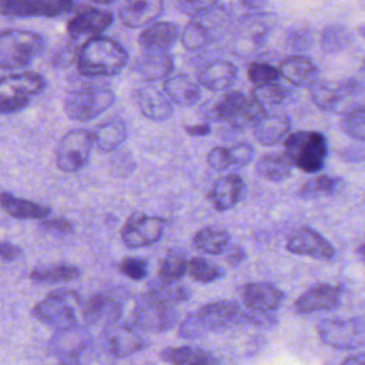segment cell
<instances>
[{"mask_svg": "<svg viewBox=\"0 0 365 365\" xmlns=\"http://www.w3.org/2000/svg\"><path fill=\"white\" fill-rule=\"evenodd\" d=\"M238 324H250L248 311L234 301H212L202 305L195 314L188 315L180 325L178 336L197 339Z\"/></svg>", "mask_w": 365, "mask_h": 365, "instance_id": "obj_2", "label": "cell"}, {"mask_svg": "<svg viewBox=\"0 0 365 365\" xmlns=\"http://www.w3.org/2000/svg\"><path fill=\"white\" fill-rule=\"evenodd\" d=\"M163 91L173 104L181 107H191L201 98V88L198 83L182 73L170 74L164 80Z\"/></svg>", "mask_w": 365, "mask_h": 365, "instance_id": "obj_25", "label": "cell"}, {"mask_svg": "<svg viewBox=\"0 0 365 365\" xmlns=\"http://www.w3.org/2000/svg\"><path fill=\"white\" fill-rule=\"evenodd\" d=\"M145 294H148L155 301L170 307L185 302L191 295L190 289L185 285H181L178 282H165L160 279L151 282Z\"/></svg>", "mask_w": 365, "mask_h": 365, "instance_id": "obj_35", "label": "cell"}, {"mask_svg": "<svg viewBox=\"0 0 365 365\" xmlns=\"http://www.w3.org/2000/svg\"><path fill=\"white\" fill-rule=\"evenodd\" d=\"M342 185V180L338 177L331 175H317L305 181L299 190L301 198H319V197H329L335 194L339 187Z\"/></svg>", "mask_w": 365, "mask_h": 365, "instance_id": "obj_39", "label": "cell"}, {"mask_svg": "<svg viewBox=\"0 0 365 365\" xmlns=\"http://www.w3.org/2000/svg\"><path fill=\"white\" fill-rule=\"evenodd\" d=\"M114 16L111 11L100 7H81L68 21L67 34L71 38L81 36H98L111 26Z\"/></svg>", "mask_w": 365, "mask_h": 365, "instance_id": "obj_16", "label": "cell"}, {"mask_svg": "<svg viewBox=\"0 0 365 365\" xmlns=\"http://www.w3.org/2000/svg\"><path fill=\"white\" fill-rule=\"evenodd\" d=\"M188 275L201 284H210L222 277V269L202 257H194L187 259Z\"/></svg>", "mask_w": 365, "mask_h": 365, "instance_id": "obj_42", "label": "cell"}, {"mask_svg": "<svg viewBox=\"0 0 365 365\" xmlns=\"http://www.w3.org/2000/svg\"><path fill=\"white\" fill-rule=\"evenodd\" d=\"M251 96L267 108V106H278L281 104L285 97L287 93L284 90V87L277 81V83H268L264 86H258L254 87V90L251 91Z\"/></svg>", "mask_w": 365, "mask_h": 365, "instance_id": "obj_45", "label": "cell"}, {"mask_svg": "<svg viewBox=\"0 0 365 365\" xmlns=\"http://www.w3.org/2000/svg\"><path fill=\"white\" fill-rule=\"evenodd\" d=\"M21 255V248L10 241H0V258L4 261H14Z\"/></svg>", "mask_w": 365, "mask_h": 365, "instance_id": "obj_53", "label": "cell"}, {"mask_svg": "<svg viewBox=\"0 0 365 365\" xmlns=\"http://www.w3.org/2000/svg\"><path fill=\"white\" fill-rule=\"evenodd\" d=\"M279 76L295 87H309L319 74L318 66L305 54H292L279 64Z\"/></svg>", "mask_w": 365, "mask_h": 365, "instance_id": "obj_22", "label": "cell"}, {"mask_svg": "<svg viewBox=\"0 0 365 365\" xmlns=\"http://www.w3.org/2000/svg\"><path fill=\"white\" fill-rule=\"evenodd\" d=\"M108 331L107 349L115 358H124L143 351L147 346V341L130 325L115 327Z\"/></svg>", "mask_w": 365, "mask_h": 365, "instance_id": "obj_27", "label": "cell"}, {"mask_svg": "<svg viewBox=\"0 0 365 365\" xmlns=\"http://www.w3.org/2000/svg\"><path fill=\"white\" fill-rule=\"evenodd\" d=\"M284 151L292 167L308 174H315L325 165L328 141L319 131L299 130L285 137Z\"/></svg>", "mask_w": 365, "mask_h": 365, "instance_id": "obj_3", "label": "cell"}, {"mask_svg": "<svg viewBox=\"0 0 365 365\" xmlns=\"http://www.w3.org/2000/svg\"><path fill=\"white\" fill-rule=\"evenodd\" d=\"M339 128L348 137L364 143L365 140V108L362 103L348 107L341 113Z\"/></svg>", "mask_w": 365, "mask_h": 365, "instance_id": "obj_38", "label": "cell"}, {"mask_svg": "<svg viewBox=\"0 0 365 365\" xmlns=\"http://www.w3.org/2000/svg\"><path fill=\"white\" fill-rule=\"evenodd\" d=\"M167 221L161 217L133 212L121 228V241L128 248H144L155 244L164 234Z\"/></svg>", "mask_w": 365, "mask_h": 365, "instance_id": "obj_12", "label": "cell"}, {"mask_svg": "<svg viewBox=\"0 0 365 365\" xmlns=\"http://www.w3.org/2000/svg\"><path fill=\"white\" fill-rule=\"evenodd\" d=\"M93 345L91 334L78 325L58 329L50 339L48 349L58 362L84 365V356Z\"/></svg>", "mask_w": 365, "mask_h": 365, "instance_id": "obj_11", "label": "cell"}, {"mask_svg": "<svg viewBox=\"0 0 365 365\" xmlns=\"http://www.w3.org/2000/svg\"><path fill=\"white\" fill-rule=\"evenodd\" d=\"M121 317L120 304L107 295L96 294L83 307V318L87 325H104L111 328Z\"/></svg>", "mask_w": 365, "mask_h": 365, "instance_id": "obj_23", "label": "cell"}, {"mask_svg": "<svg viewBox=\"0 0 365 365\" xmlns=\"http://www.w3.org/2000/svg\"><path fill=\"white\" fill-rule=\"evenodd\" d=\"M308 88L312 103L324 111H336L346 98L339 86L328 80L317 78L312 84H309Z\"/></svg>", "mask_w": 365, "mask_h": 365, "instance_id": "obj_34", "label": "cell"}, {"mask_svg": "<svg viewBox=\"0 0 365 365\" xmlns=\"http://www.w3.org/2000/svg\"><path fill=\"white\" fill-rule=\"evenodd\" d=\"M175 10H178L182 14L198 17L210 13L215 9L220 0H170Z\"/></svg>", "mask_w": 365, "mask_h": 365, "instance_id": "obj_46", "label": "cell"}, {"mask_svg": "<svg viewBox=\"0 0 365 365\" xmlns=\"http://www.w3.org/2000/svg\"><path fill=\"white\" fill-rule=\"evenodd\" d=\"M282 298V291L269 282H248L244 287L245 309L255 314L272 315L279 308Z\"/></svg>", "mask_w": 365, "mask_h": 365, "instance_id": "obj_18", "label": "cell"}, {"mask_svg": "<svg viewBox=\"0 0 365 365\" xmlns=\"http://www.w3.org/2000/svg\"><path fill=\"white\" fill-rule=\"evenodd\" d=\"M161 359L170 365H220L211 352L192 345L165 348Z\"/></svg>", "mask_w": 365, "mask_h": 365, "instance_id": "obj_31", "label": "cell"}, {"mask_svg": "<svg viewBox=\"0 0 365 365\" xmlns=\"http://www.w3.org/2000/svg\"><path fill=\"white\" fill-rule=\"evenodd\" d=\"M164 0H124L118 10L120 21L130 29H143L163 13Z\"/></svg>", "mask_w": 365, "mask_h": 365, "instance_id": "obj_19", "label": "cell"}, {"mask_svg": "<svg viewBox=\"0 0 365 365\" xmlns=\"http://www.w3.org/2000/svg\"><path fill=\"white\" fill-rule=\"evenodd\" d=\"M352 41L351 31L344 26H328L322 31L321 43L327 54H336L345 50Z\"/></svg>", "mask_w": 365, "mask_h": 365, "instance_id": "obj_41", "label": "cell"}, {"mask_svg": "<svg viewBox=\"0 0 365 365\" xmlns=\"http://www.w3.org/2000/svg\"><path fill=\"white\" fill-rule=\"evenodd\" d=\"M288 43L297 51L308 48L312 43L311 30L307 27H292L288 33Z\"/></svg>", "mask_w": 365, "mask_h": 365, "instance_id": "obj_49", "label": "cell"}, {"mask_svg": "<svg viewBox=\"0 0 365 365\" xmlns=\"http://www.w3.org/2000/svg\"><path fill=\"white\" fill-rule=\"evenodd\" d=\"M80 308V295L73 289L60 288L50 292L33 308V315L40 322L56 331L70 328L77 324V309Z\"/></svg>", "mask_w": 365, "mask_h": 365, "instance_id": "obj_7", "label": "cell"}, {"mask_svg": "<svg viewBox=\"0 0 365 365\" xmlns=\"http://www.w3.org/2000/svg\"><path fill=\"white\" fill-rule=\"evenodd\" d=\"M46 47V38L34 31H0V68L14 70L29 66Z\"/></svg>", "mask_w": 365, "mask_h": 365, "instance_id": "obj_4", "label": "cell"}, {"mask_svg": "<svg viewBox=\"0 0 365 365\" xmlns=\"http://www.w3.org/2000/svg\"><path fill=\"white\" fill-rule=\"evenodd\" d=\"M241 4L247 9H251V10H261L264 9L269 0H240Z\"/></svg>", "mask_w": 365, "mask_h": 365, "instance_id": "obj_57", "label": "cell"}, {"mask_svg": "<svg viewBox=\"0 0 365 365\" xmlns=\"http://www.w3.org/2000/svg\"><path fill=\"white\" fill-rule=\"evenodd\" d=\"M187 271V258L181 251H168L158 268V279L177 282Z\"/></svg>", "mask_w": 365, "mask_h": 365, "instance_id": "obj_40", "label": "cell"}, {"mask_svg": "<svg viewBox=\"0 0 365 365\" xmlns=\"http://www.w3.org/2000/svg\"><path fill=\"white\" fill-rule=\"evenodd\" d=\"M108 173L115 178H124L130 175L135 168V160L127 150H114L108 157Z\"/></svg>", "mask_w": 365, "mask_h": 365, "instance_id": "obj_43", "label": "cell"}, {"mask_svg": "<svg viewBox=\"0 0 365 365\" xmlns=\"http://www.w3.org/2000/svg\"><path fill=\"white\" fill-rule=\"evenodd\" d=\"M319 339L329 348L354 351L365 341V324L362 317L325 318L317 325Z\"/></svg>", "mask_w": 365, "mask_h": 365, "instance_id": "obj_8", "label": "cell"}, {"mask_svg": "<svg viewBox=\"0 0 365 365\" xmlns=\"http://www.w3.org/2000/svg\"><path fill=\"white\" fill-rule=\"evenodd\" d=\"M207 163L211 168L217 170V171H222L227 170L231 164H230V154H228V147H221L217 145L212 150H210L208 155H207Z\"/></svg>", "mask_w": 365, "mask_h": 365, "instance_id": "obj_50", "label": "cell"}, {"mask_svg": "<svg viewBox=\"0 0 365 365\" xmlns=\"http://www.w3.org/2000/svg\"><path fill=\"white\" fill-rule=\"evenodd\" d=\"M341 295L342 288L339 285L317 284L297 298L294 308L298 314L331 311L339 305Z\"/></svg>", "mask_w": 365, "mask_h": 365, "instance_id": "obj_17", "label": "cell"}, {"mask_svg": "<svg viewBox=\"0 0 365 365\" xmlns=\"http://www.w3.org/2000/svg\"><path fill=\"white\" fill-rule=\"evenodd\" d=\"M225 252H227L225 258H227V261H228L231 265H237V264L242 262V261L245 259V257H247L244 248H241L240 245L228 247V250H227Z\"/></svg>", "mask_w": 365, "mask_h": 365, "instance_id": "obj_54", "label": "cell"}, {"mask_svg": "<svg viewBox=\"0 0 365 365\" xmlns=\"http://www.w3.org/2000/svg\"><path fill=\"white\" fill-rule=\"evenodd\" d=\"M0 1H1V0H0Z\"/></svg>", "mask_w": 365, "mask_h": 365, "instance_id": "obj_60", "label": "cell"}, {"mask_svg": "<svg viewBox=\"0 0 365 365\" xmlns=\"http://www.w3.org/2000/svg\"><path fill=\"white\" fill-rule=\"evenodd\" d=\"M257 174L262 177L267 181L271 182H281L289 178L292 173V164L282 153H267L264 154L257 165H255Z\"/></svg>", "mask_w": 365, "mask_h": 365, "instance_id": "obj_33", "label": "cell"}, {"mask_svg": "<svg viewBox=\"0 0 365 365\" xmlns=\"http://www.w3.org/2000/svg\"><path fill=\"white\" fill-rule=\"evenodd\" d=\"M341 158H344L345 161H349V163H355V161H362L364 158V150L361 147H348L345 148L344 151H341L339 154Z\"/></svg>", "mask_w": 365, "mask_h": 365, "instance_id": "obj_56", "label": "cell"}, {"mask_svg": "<svg viewBox=\"0 0 365 365\" xmlns=\"http://www.w3.org/2000/svg\"><path fill=\"white\" fill-rule=\"evenodd\" d=\"M46 88L41 74L24 71L0 77V114H14L24 110L31 97Z\"/></svg>", "mask_w": 365, "mask_h": 365, "instance_id": "obj_6", "label": "cell"}, {"mask_svg": "<svg viewBox=\"0 0 365 365\" xmlns=\"http://www.w3.org/2000/svg\"><path fill=\"white\" fill-rule=\"evenodd\" d=\"M128 63V53L114 38L93 36L77 51V71L88 78H104L120 74Z\"/></svg>", "mask_w": 365, "mask_h": 365, "instance_id": "obj_1", "label": "cell"}, {"mask_svg": "<svg viewBox=\"0 0 365 365\" xmlns=\"http://www.w3.org/2000/svg\"><path fill=\"white\" fill-rule=\"evenodd\" d=\"M192 245L205 254H224L230 247V234L221 227L208 225L194 234Z\"/></svg>", "mask_w": 365, "mask_h": 365, "instance_id": "obj_32", "label": "cell"}, {"mask_svg": "<svg viewBox=\"0 0 365 365\" xmlns=\"http://www.w3.org/2000/svg\"><path fill=\"white\" fill-rule=\"evenodd\" d=\"M287 250L295 255L324 261H328L335 255V248L332 244L311 227H301L295 230L287 241Z\"/></svg>", "mask_w": 365, "mask_h": 365, "instance_id": "obj_14", "label": "cell"}, {"mask_svg": "<svg viewBox=\"0 0 365 365\" xmlns=\"http://www.w3.org/2000/svg\"><path fill=\"white\" fill-rule=\"evenodd\" d=\"M131 68L144 83L165 80L173 73L174 58L170 51L143 50L134 60Z\"/></svg>", "mask_w": 365, "mask_h": 365, "instance_id": "obj_20", "label": "cell"}, {"mask_svg": "<svg viewBox=\"0 0 365 365\" xmlns=\"http://www.w3.org/2000/svg\"><path fill=\"white\" fill-rule=\"evenodd\" d=\"M175 321L177 312L173 307L155 301L145 292L141 294L134 302L131 314L134 328L150 332H164L170 329Z\"/></svg>", "mask_w": 365, "mask_h": 365, "instance_id": "obj_10", "label": "cell"}, {"mask_svg": "<svg viewBox=\"0 0 365 365\" xmlns=\"http://www.w3.org/2000/svg\"><path fill=\"white\" fill-rule=\"evenodd\" d=\"M364 362H365L364 354H356L345 358L341 365H364Z\"/></svg>", "mask_w": 365, "mask_h": 365, "instance_id": "obj_58", "label": "cell"}, {"mask_svg": "<svg viewBox=\"0 0 365 365\" xmlns=\"http://www.w3.org/2000/svg\"><path fill=\"white\" fill-rule=\"evenodd\" d=\"M181 43L190 51H197L214 41L212 31L198 19H191L181 31Z\"/></svg>", "mask_w": 365, "mask_h": 365, "instance_id": "obj_37", "label": "cell"}, {"mask_svg": "<svg viewBox=\"0 0 365 365\" xmlns=\"http://www.w3.org/2000/svg\"><path fill=\"white\" fill-rule=\"evenodd\" d=\"M248 80L255 86H264L268 83H277L279 80V71L275 66L265 61H254L247 68Z\"/></svg>", "mask_w": 365, "mask_h": 365, "instance_id": "obj_44", "label": "cell"}, {"mask_svg": "<svg viewBox=\"0 0 365 365\" xmlns=\"http://www.w3.org/2000/svg\"><path fill=\"white\" fill-rule=\"evenodd\" d=\"M0 205L1 208L17 220H44L48 218L51 210L40 202L20 198L13 195L11 192H1L0 194Z\"/></svg>", "mask_w": 365, "mask_h": 365, "instance_id": "obj_30", "label": "cell"}, {"mask_svg": "<svg viewBox=\"0 0 365 365\" xmlns=\"http://www.w3.org/2000/svg\"><path fill=\"white\" fill-rule=\"evenodd\" d=\"M81 275L74 265L58 264L51 267H37L30 272V279L38 284H60L76 281Z\"/></svg>", "mask_w": 365, "mask_h": 365, "instance_id": "obj_36", "label": "cell"}, {"mask_svg": "<svg viewBox=\"0 0 365 365\" xmlns=\"http://www.w3.org/2000/svg\"><path fill=\"white\" fill-rule=\"evenodd\" d=\"M118 269L121 274H124L127 278L133 281H141L148 274V264L143 258L137 257H125L120 261Z\"/></svg>", "mask_w": 365, "mask_h": 365, "instance_id": "obj_47", "label": "cell"}, {"mask_svg": "<svg viewBox=\"0 0 365 365\" xmlns=\"http://www.w3.org/2000/svg\"><path fill=\"white\" fill-rule=\"evenodd\" d=\"M133 98L141 115L151 121H165L173 115V103L163 90L150 83L138 86L133 93Z\"/></svg>", "mask_w": 365, "mask_h": 365, "instance_id": "obj_15", "label": "cell"}, {"mask_svg": "<svg viewBox=\"0 0 365 365\" xmlns=\"http://www.w3.org/2000/svg\"><path fill=\"white\" fill-rule=\"evenodd\" d=\"M245 192V182L237 174H228L218 178L208 192V200L217 211L234 208Z\"/></svg>", "mask_w": 365, "mask_h": 365, "instance_id": "obj_21", "label": "cell"}, {"mask_svg": "<svg viewBox=\"0 0 365 365\" xmlns=\"http://www.w3.org/2000/svg\"><path fill=\"white\" fill-rule=\"evenodd\" d=\"M238 68L228 60H214L198 74L200 84L210 91H228L237 81Z\"/></svg>", "mask_w": 365, "mask_h": 365, "instance_id": "obj_24", "label": "cell"}, {"mask_svg": "<svg viewBox=\"0 0 365 365\" xmlns=\"http://www.w3.org/2000/svg\"><path fill=\"white\" fill-rule=\"evenodd\" d=\"M76 38H71L68 40V43H66L58 51H56L54 54V63L60 67H66V66H70L73 63H76V56H77V51H78V47H76L73 43H74Z\"/></svg>", "mask_w": 365, "mask_h": 365, "instance_id": "obj_51", "label": "cell"}, {"mask_svg": "<svg viewBox=\"0 0 365 365\" xmlns=\"http://www.w3.org/2000/svg\"><path fill=\"white\" fill-rule=\"evenodd\" d=\"M185 133L192 137H204L211 133V127L208 123H200V124H191L184 127Z\"/></svg>", "mask_w": 365, "mask_h": 365, "instance_id": "obj_55", "label": "cell"}, {"mask_svg": "<svg viewBox=\"0 0 365 365\" xmlns=\"http://www.w3.org/2000/svg\"><path fill=\"white\" fill-rule=\"evenodd\" d=\"M254 137L261 145H275L285 140L291 130L288 115L281 113H267L254 127Z\"/></svg>", "mask_w": 365, "mask_h": 365, "instance_id": "obj_28", "label": "cell"}, {"mask_svg": "<svg viewBox=\"0 0 365 365\" xmlns=\"http://www.w3.org/2000/svg\"><path fill=\"white\" fill-rule=\"evenodd\" d=\"M41 228L58 234H68L73 231V224L63 218V217H56V218H44L41 220Z\"/></svg>", "mask_w": 365, "mask_h": 365, "instance_id": "obj_52", "label": "cell"}, {"mask_svg": "<svg viewBox=\"0 0 365 365\" xmlns=\"http://www.w3.org/2000/svg\"><path fill=\"white\" fill-rule=\"evenodd\" d=\"M73 0H1L0 14L6 17H58L73 10Z\"/></svg>", "mask_w": 365, "mask_h": 365, "instance_id": "obj_13", "label": "cell"}, {"mask_svg": "<svg viewBox=\"0 0 365 365\" xmlns=\"http://www.w3.org/2000/svg\"><path fill=\"white\" fill-rule=\"evenodd\" d=\"M178 38V27L171 21H154L138 36V44L145 51H168Z\"/></svg>", "mask_w": 365, "mask_h": 365, "instance_id": "obj_26", "label": "cell"}, {"mask_svg": "<svg viewBox=\"0 0 365 365\" xmlns=\"http://www.w3.org/2000/svg\"><path fill=\"white\" fill-rule=\"evenodd\" d=\"M91 135L98 150L111 153L120 148V145L125 141L128 135L127 124L120 117H111L96 125V128L91 131Z\"/></svg>", "mask_w": 365, "mask_h": 365, "instance_id": "obj_29", "label": "cell"}, {"mask_svg": "<svg viewBox=\"0 0 365 365\" xmlns=\"http://www.w3.org/2000/svg\"><path fill=\"white\" fill-rule=\"evenodd\" d=\"M115 96L103 84H86L73 88L64 98V113L74 121H90L107 111Z\"/></svg>", "mask_w": 365, "mask_h": 365, "instance_id": "obj_5", "label": "cell"}, {"mask_svg": "<svg viewBox=\"0 0 365 365\" xmlns=\"http://www.w3.org/2000/svg\"><path fill=\"white\" fill-rule=\"evenodd\" d=\"M90 1H93L96 4H111V3H114L117 0H90Z\"/></svg>", "mask_w": 365, "mask_h": 365, "instance_id": "obj_59", "label": "cell"}, {"mask_svg": "<svg viewBox=\"0 0 365 365\" xmlns=\"http://www.w3.org/2000/svg\"><path fill=\"white\" fill-rule=\"evenodd\" d=\"M230 164L235 167H245L254 158V147L248 143H237L228 148Z\"/></svg>", "mask_w": 365, "mask_h": 365, "instance_id": "obj_48", "label": "cell"}, {"mask_svg": "<svg viewBox=\"0 0 365 365\" xmlns=\"http://www.w3.org/2000/svg\"><path fill=\"white\" fill-rule=\"evenodd\" d=\"M94 141L88 130L74 128L66 133L56 145V165L63 173H77L90 158Z\"/></svg>", "mask_w": 365, "mask_h": 365, "instance_id": "obj_9", "label": "cell"}]
</instances>
